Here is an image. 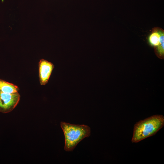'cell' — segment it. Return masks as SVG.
Wrapping results in <instances>:
<instances>
[{
  "mask_svg": "<svg viewBox=\"0 0 164 164\" xmlns=\"http://www.w3.org/2000/svg\"><path fill=\"white\" fill-rule=\"evenodd\" d=\"M20 98L18 92L9 94L0 91V112L6 113L11 111L19 103Z\"/></svg>",
  "mask_w": 164,
  "mask_h": 164,
  "instance_id": "cell-4",
  "label": "cell"
},
{
  "mask_svg": "<svg viewBox=\"0 0 164 164\" xmlns=\"http://www.w3.org/2000/svg\"><path fill=\"white\" fill-rule=\"evenodd\" d=\"M164 125V117L162 115H155L136 123L134 126L132 142H138L156 133Z\"/></svg>",
  "mask_w": 164,
  "mask_h": 164,
  "instance_id": "cell-1",
  "label": "cell"
},
{
  "mask_svg": "<svg viewBox=\"0 0 164 164\" xmlns=\"http://www.w3.org/2000/svg\"><path fill=\"white\" fill-rule=\"evenodd\" d=\"M19 87L14 84L0 79V91L9 94L18 92Z\"/></svg>",
  "mask_w": 164,
  "mask_h": 164,
  "instance_id": "cell-6",
  "label": "cell"
},
{
  "mask_svg": "<svg viewBox=\"0 0 164 164\" xmlns=\"http://www.w3.org/2000/svg\"><path fill=\"white\" fill-rule=\"evenodd\" d=\"M148 40L149 44L154 47L156 55L159 57L163 58L164 55V30L159 27L153 28Z\"/></svg>",
  "mask_w": 164,
  "mask_h": 164,
  "instance_id": "cell-3",
  "label": "cell"
},
{
  "mask_svg": "<svg viewBox=\"0 0 164 164\" xmlns=\"http://www.w3.org/2000/svg\"><path fill=\"white\" fill-rule=\"evenodd\" d=\"M60 126L64 135V149L66 151H72L80 142L91 135V128L87 125L61 121Z\"/></svg>",
  "mask_w": 164,
  "mask_h": 164,
  "instance_id": "cell-2",
  "label": "cell"
},
{
  "mask_svg": "<svg viewBox=\"0 0 164 164\" xmlns=\"http://www.w3.org/2000/svg\"><path fill=\"white\" fill-rule=\"evenodd\" d=\"M54 67L51 62L43 59L40 60L39 63V77L41 85L47 84Z\"/></svg>",
  "mask_w": 164,
  "mask_h": 164,
  "instance_id": "cell-5",
  "label": "cell"
}]
</instances>
